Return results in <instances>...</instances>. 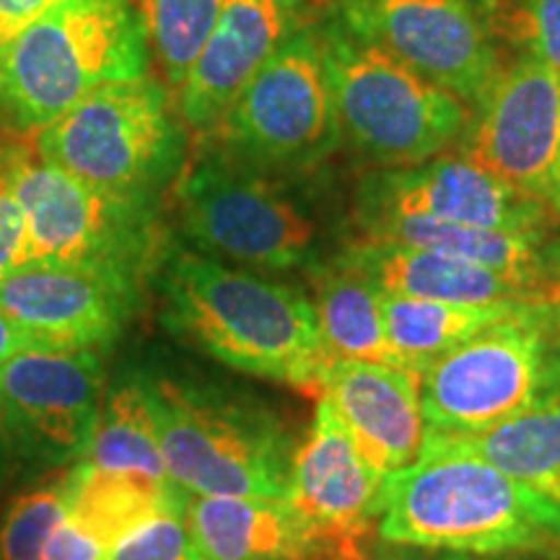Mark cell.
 <instances>
[{"mask_svg": "<svg viewBox=\"0 0 560 560\" xmlns=\"http://www.w3.org/2000/svg\"><path fill=\"white\" fill-rule=\"evenodd\" d=\"M382 490L384 475L361 457L338 412L319 400L310 436L293 452L285 499L322 535L366 560L361 545L376 532Z\"/></svg>", "mask_w": 560, "mask_h": 560, "instance_id": "cell-16", "label": "cell"}, {"mask_svg": "<svg viewBox=\"0 0 560 560\" xmlns=\"http://www.w3.org/2000/svg\"><path fill=\"white\" fill-rule=\"evenodd\" d=\"M58 0H0V52L19 39Z\"/></svg>", "mask_w": 560, "mask_h": 560, "instance_id": "cell-34", "label": "cell"}, {"mask_svg": "<svg viewBox=\"0 0 560 560\" xmlns=\"http://www.w3.org/2000/svg\"><path fill=\"white\" fill-rule=\"evenodd\" d=\"M16 195L26 215V262L96 265L149 280L164 252L159 206L107 195L37 153L21 166Z\"/></svg>", "mask_w": 560, "mask_h": 560, "instance_id": "cell-10", "label": "cell"}, {"mask_svg": "<svg viewBox=\"0 0 560 560\" xmlns=\"http://www.w3.org/2000/svg\"><path fill=\"white\" fill-rule=\"evenodd\" d=\"M374 215H425L499 231L558 226L548 208L514 192L462 153H441L420 164L371 174L359 192V221Z\"/></svg>", "mask_w": 560, "mask_h": 560, "instance_id": "cell-15", "label": "cell"}, {"mask_svg": "<svg viewBox=\"0 0 560 560\" xmlns=\"http://www.w3.org/2000/svg\"><path fill=\"white\" fill-rule=\"evenodd\" d=\"M143 283L96 265L26 262L0 278V312L39 348L102 353L128 330Z\"/></svg>", "mask_w": 560, "mask_h": 560, "instance_id": "cell-14", "label": "cell"}, {"mask_svg": "<svg viewBox=\"0 0 560 560\" xmlns=\"http://www.w3.org/2000/svg\"><path fill=\"white\" fill-rule=\"evenodd\" d=\"M319 400L338 412L361 457L384 478L418 462L429 425L416 374L384 363L335 359Z\"/></svg>", "mask_w": 560, "mask_h": 560, "instance_id": "cell-18", "label": "cell"}, {"mask_svg": "<svg viewBox=\"0 0 560 560\" xmlns=\"http://www.w3.org/2000/svg\"><path fill=\"white\" fill-rule=\"evenodd\" d=\"M39 161L125 200L161 206L190 164V128L153 75L109 83L32 136Z\"/></svg>", "mask_w": 560, "mask_h": 560, "instance_id": "cell-4", "label": "cell"}, {"mask_svg": "<svg viewBox=\"0 0 560 560\" xmlns=\"http://www.w3.org/2000/svg\"><path fill=\"white\" fill-rule=\"evenodd\" d=\"M342 252L380 285L382 293L392 296L454 301V304L560 301V285L550 280L514 276L439 252L363 240L348 244Z\"/></svg>", "mask_w": 560, "mask_h": 560, "instance_id": "cell-20", "label": "cell"}, {"mask_svg": "<svg viewBox=\"0 0 560 560\" xmlns=\"http://www.w3.org/2000/svg\"><path fill=\"white\" fill-rule=\"evenodd\" d=\"M32 348H39L37 340H34L26 330H21L16 322L9 319L3 312H0V366H3L5 361H11L13 355L24 353V350H32Z\"/></svg>", "mask_w": 560, "mask_h": 560, "instance_id": "cell-35", "label": "cell"}, {"mask_svg": "<svg viewBox=\"0 0 560 560\" xmlns=\"http://www.w3.org/2000/svg\"><path fill=\"white\" fill-rule=\"evenodd\" d=\"M182 234L202 255L255 272L317 265L319 223L283 179L240 164L206 140L174 185Z\"/></svg>", "mask_w": 560, "mask_h": 560, "instance_id": "cell-8", "label": "cell"}, {"mask_svg": "<svg viewBox=\"0 0 560 560\" xmlns=\"http://www.w3.org/2000/svg\"><path fill=\"white\" fill-rule=\"evenodd\" d=\"M94 470L143 472L170 480L143 374L117 384L102 405L94 439L79 459Z\"/></svg>", "mask_w": 560, "mask_h": 560, "instance_id": "cell-26", "label": "cell"}, {"mask_svg": "<svg viewBox=\"0 0 560 560\" xmlns=\"http://www.w3.org/2000/svg\"><path fill=\"white\" fill-rule=\"evenodd\" d=\"M548 265H550L552 278H556L560 283V221L548 236Z\"/></svg>", "mask_w": 560, "mask_h": 560, "instance_id": "cell-37", "label": "cell"}, {"mask_svg": "<svg viewBox=\"0 0 560 560\" xmlns=\"http://www.w3.org/2000/svg\"><path fill=\"white\" fill-rule=\"evenodd\" d=\"M187 495L172 480H156L143 472L94 470L75 462L70 465L68 516L112 550L159 514L182 506Z\"/></svg>", "mask_w": 560, "mask_h": 560, "instance_id": "cell-24", "label": "cell"}, {"mask_svg": "<svg viewBox=\"0 0 560 560\" xmlns=\"http://www.w3.org/2000/svg\"><path fill=\"white\" fill-rule=\"evenodd\" d=\"M560 395V301L495 322L420 374L431 433L493 429Z\"/></svg>", "mask_w": 560, "mask_h": 560, "instance_id": "cell-7", "label": "cell"}, {"mask_svg": "<svg viewBox=\"0 0 560 560\" xmlns=\"http://www.w3.org/2000/svg\"><path fill=\"white\" fill-rule=\"evenodd\" d=\"M149 73L136 0H58L0 52V122L34 136L94 91Z\"/></svg>", "mask_w": 560, "mask_h": 560, "instance_id": "cell-3", "label": "cell"}, {"mask_svg": "<svg viewBox=\"0 0 560 560\" xmlns=\"http://www.w3.org/2000/svg\"><path fill=\"white\" fill-rule=\"evenodd\" d=\"M143 382L174 486L190 495L285 499L296 450L270 412L166 374Z\"/></svg>", "mask_w": 560, "mask_h": 560, "instance_id": "cell-5", "label": "cell"}, {"mask_svg": "<svg viewBox=\"0 0 560 560\" xmlns=\"http://www.w3.org/2000/svg\"><path fill=\"white\" fill-rule=\"evenodd\" d=\"M374 560H558V552H499V556H480V552H446L408 548V545L376 542Z\"/></svg>", "mask_w": 560, "mask_h": 560, "instance_id": "cell-33", "label": "cell"}, {"mask_svg": "<svg viewBox=\"0 0 560 560\" xmlns=\"http://www.w3.org/2000/svg\"><path fill=\"white\" fill-rule=\"evenodd\" d=\"M340 136L382 170L441 156L465 138L472 107L332 16L319 24Z\"/></svg>", "mask_w": 560, "mask_h": 560, "instance_id": "cell-6", "label": "cell"}, {"mask_svg": "<svg viewBox=\"0 0 560 560\" xmlns=\"http://www.w3.org/2000/svg\"><path fill=\"white\" fill-rule=\"evenodd\" d=\"M537 301H503V304H454V301L408 299L382 293L384 325L392 348L418 376L495 322L511 317Z\"/></svg>", "mask_w": 560, "mask_h": 560, "instance_id": "cell-25", "label": "cell"}, {"mask_svg": "<svg viewBox=\"0 0 560 560\" xmlns=\"http://www.w3.org/2000/svg\"><path fill=\"white\" fill-rule=\"evenodd\" d=\"M312 272V304L319 332L332 359L369 361L412 374L387 338L382 289L346 252L330 262H317Z\"/></svg>", "mask_w": 560, "mask_h": 560, "instance_id": "cell-22", "label": "cell"}, {"mask_svg": "<svg viewBox=\"0 0 560 560\" xmlns=\"http://www.w3.org/2000/svg\"><path fill=\"white\" fill-rule=\"evenodd\" d=\"M70 467L16 495L0 520V560H39L52 532L66 522Z\"/></svg>", "mask_w": 560, "mask_h": 560, "instance_id": "cell-29", "label": "cell"}, {"mask_svg": "<svg viewBox=\"0 0 560 560\" xmlns=\"http://www.w3.org/2000/svg\"><path fill=\"white\" fill-rule=\"evenodd\" d=\"M107 560H206L185 520V503L164 511L107 552Z\"/></svg>", "mask_w": 560, "mask_h": 560, "instance_id": "cell-31", "label": "cell"}, {"mask_svg": "<svg viewBox=\"0 0 560 560\" xmlns=\"http://www.w3.org/2000/svg\"><path fill=\"white\" fill-rule=\"evenodd\" d=\"M107 548L86 535L70 516L52 532L39 560H107Z\"/></svg>", "mask_w": 560, "mask_h": 560, "instance_id": "cell-32", "label": "cell"}, {"mask_svg": "<svg viewBox=\"0 0 560 560\" xmlns=\"http://www.w3.org/2000/svg\"><path fill=\"white\" fill-rule=\"evenodd\" d=\"M495 47L560 73V0H475Z\"/></svg>", "mask_w": 560, "mask_h": 560, "instance_id": "cell-28", "label": "cell"}, {"mask_svg": "<svg viewBox=\"0 0 560 560\" xmlns=\"http://www.w3.org/2000/svg\"><path fill=\"white\" fill-rule=\"evenodd\" d=\"M301 3H304V5H310V3H312V0H301Z\"/></svg>", "mask_w": 560, "mask_h": 560, "instance_id": "cell-38", "label": "cell"}, {"mask_svg": "<svg viewBox=\"0 0 560 560\" xmlns=\"http://www.w3.org/2000/svg\"><path fill=\"white\" fill-rule=\"evenodd\" d=\"M32 151V136L0 122V278L26 265V257H30V234H26L24 208L16 195V179Z\"/></svg>", "mask_w": 560, "mask_h": 560, "instance_id": "cell-30", "label": "cell"}, {"mask_svg": "<svg viewBox=\"0 0 560 560\" xmlns=\"http://www.w3.org/2000/svg\"><path fill=\"white\" fill-rule=\"evenodd\" d=\"M151 280L161 322L179 340L223 366L319 395L335 359L304 291L172 242Z\"/></svg>", "mask_w": 560, "mask_h": 560, "instance_id": "cell-1", "label": "cell"}, {"mask_svg": "<svg viewBox=\"0 0 560 560\" xmlns=\"http://www.w3.org/2000/svg\"><path fill=\"white\" fill-rule=\"evenodd\" d=\"M382 542L446 552H560V509L475 454L423 444L384 478Z\"/></svg>", "mask_w": 560, "mask_h": 560, "instance_id": "cell-2", "label": "cell"}, {"mask_svg": "<svg viewBox=\"0 0 560 560\" xmlns=\"http://www.w3.org/2000/svg\"><path fill=\"white\" fill-rule=\"evenodd\" d=\"M301 0H226L174 104L198 138L219 130L257 70L304 24Z\"/></svg>", "mask_w": 560, "mask_h": 560, "instance_id": "cell-17", "label": "cell"}, {"mask_svg": "<svg viewBox=\"0 0 560 560\" xmlns=\"http://www.w3.org/2000/svg\"><path fill=\"white\" fill-rule=\"evenodd\" d=\"M459 143L462 156L560 221V73L529 58L503 66Z\"/></svg>", "mask_w": 560, "mask_h": 560, "instance_id": "cell-12", "label": "cell"}, {"mask_svg": "<svg viewBox=\"0 0 560 560\" xmlns=\"http://www.w3.org/2000/svg\"><path fill=\"white\" fill-rule=\"evenodd\" d=\"M104 363L94 350L32 348L0 366V400L19 459L37 470L75 465L104 405Z\"/></svg>", "mask_w": 560, "mask_h": 560, "instance_id": "cell-13", "label": "cell"}, {"mask_svg": "<svg viewBox=\"0 0 560 560\" xmlns=\"http://www.w3.org/2000/svg\"><path fill=\"white\" fill-rule=\"evenodd\" d=\"M136 5L151 58L159 62L174 96L198 60L226 0H136Z\"/></svg>", "mask_w": 560, "mask_h": 560, "instance_id": "cell-27", "label": "cell"}, {"mask_svg": "<svg viewBox=\"0 0 560 560\" xmlns=\"http://www.w3.org/2000/svg\"><path fill=\"white\" fill-rule=\"evenodd\" d=\"M363 242L400 244L439 252L457 260L478 262L486 268L514 276L542 278L560 285L548 265L550 231H499L446 223L425 215H374L359 221Z\"/></svg>", "mask_w": 560, "mask_h": 560, "instance_id": "cell-21", "label": "cell"}, {"mask_svg": "<svg viewBox=\"0 0 560 560\" xmlns=\"http://www.w3.org/2000/svg\"><path fill=\"white\" fill-rule=\"evenodd\" d=\"M185 520L206 560H359L289 499L187 495Z\"/></svg>", "mask_w": 560, "mask_h": 560, "instance_id": "cell-19", "label": "cell"}, {"mask_svg": "<svg viewBox=\"0 0 560 560\" xmlns=\"http://www.w3.org/2000/svg\"><path fill=\"white\" fill-rule=\"evenodd\" d=\"M202 140L278 179L310 174L330 159L342 136L319 24H299Z\"/></svg>", "mask_w": 560, "mask_h": 560, "instance_id": "cell-9", "label": "cell"}, {"mask_svg": "<svg viewBox=\"0 0 560 560\" xmlns=\"http://www.w3.org/2000/svg\"><path fill=\"white\" fill-rule=\"evenodd\" d=\"M13 467H16V452H13L9 423H5L3 400H0V488L5 486V480H9Z\"/></svg>", "mask_w": 560, "mask_h": 560, "instance_id": "cell-36", "label": "cell"}, {"mask_svg": "<svg viewBox=\"0 0 560 560\" xmlns=\"http://www.w3.org/2000/svg\"><path fill=\"white\" fill-rule=\"evenodd\" d=\"M332 19L472 109L503 68L475 0H335Z\"/></svg>", "mask_w": 560, "mask_h": 560, "instance_id": "cell-11", "label": "cell"}, {"mask_svg": "<svg viewBox=\"0 0 560 560\" xmlns=\"http://www.w3.org/2000/svg\"><path fill=\"white\" fill-rule=\"evenodd\" d=\"M425 444L475 454L560 509V395L486 431H429Z\"/></svg>", "mask_w": 560, "mask_h": 560, "instance_id": "cell-23", "label": "cell"}]
</instances>
